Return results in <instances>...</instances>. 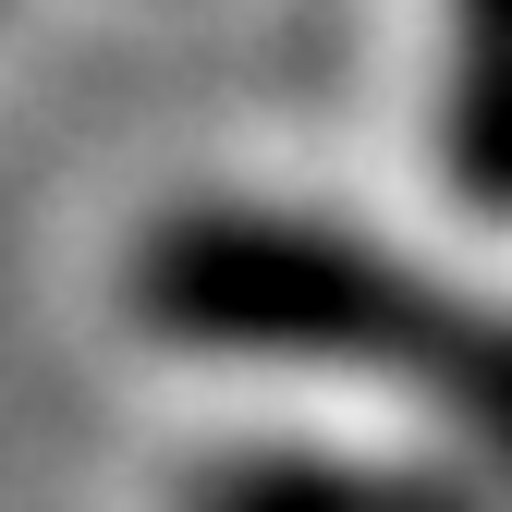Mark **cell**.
<instances>
[{
    "label": "cell",
    "mask_w": 512,
    "mask_h": 512,
    "mask_svg": "<svg viewBox=\"0 0 512 512\" xmlns=\"http://www.w3.org/2000/svg\"><path fill=\"white\" fill-rule=\"evenodd\" d=\"M196 512H476L415 464H342V452H232L196 476Z\"/></svg>",
    "instance_id": "obj_2"
},
{
    "label": "cell",
    "mask_w": 512,
    "mask_h": 512,
    "mask_svg": "<svg viewBox=\"0 0 512 512\" xmlns=\"http://www.w3.org/2000/svg\"><path fill=\"white\" fill-rule=\"evenodd\" d=\"M135 317L196 354H281L342 366L439 403L476 452L512 464V305L427 281L415 256H378L330 220L281 208H183L135 244Z\"/></svg>",
    "instance_id": "obj_1"
},
{
    "label": "cell",
    "mask_w": 512,
    "mask_h": 512,
    "mask_svg": "<svg viewBox=\"0 0 512 512\" xmlns=\"http://www.w3.org/2000/svg\"><path fill=\"white\" fill-rule=\"evenodd\" d=\"M452 183L512 208V0H452V74H439Z\"/></svg>",
    "instance_id": "obj_3"
}]
</instances>
